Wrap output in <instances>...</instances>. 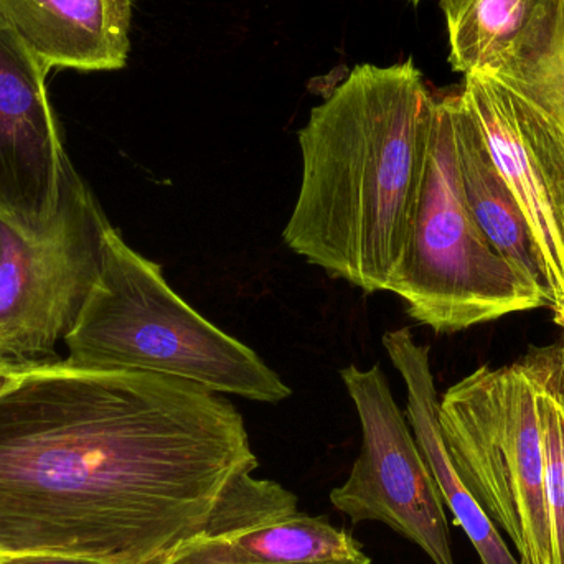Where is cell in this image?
<instances>
[{"label": "cell", "mask_w": 564, "mask_h": 564, "mask_svg": "<svg viewBox=\"0 0 564 564\" xmlns=\"http://www.w3.org/2000/svg\"><path fill=\"white\" fill-rule=\"evenodd\" d=\"M451 460L522 564H555L536 388L522 360L482 367L440 398Z\"/></svg>", "instance_id": "5"}, {"label": "cell", "mask_w": 564, "mask_h": 564, "mask_svg": "<svg viewBox=\"0 0 564 564\" xmlns=\"http://www.w3.org/2000/svg\"><path fill=\"white\" fill-rule=\"evenodd\" d=\"M556 322H558V324L564 328V305L562 308L556 311Z\"/></svg>", "instance_id": "20"}, {"label": "cell", "mask_w": 564, "mask_h": 564, "mask_svg": "<svg viewBox=\"0 0 564 564\" xmlns=\"http://www.w3.org/2000/svg\"><path fill=\"white\" fill-rule=\"evenodd\" d=\"M297 512V497L273 480L243 473L225 490L215 507L204 539H230L253 532Z\"/></svg>", "instance_id": "16"}, {"label": "cell", "mask_w": 564, "mask_h": 564, "mask_svg": "<svg viewBox=\"0 0 564 564\" xmlns=\"http://www.w3.org/2000/svg\"><path fill=\"white\" fill-rule=\"evenodd\" d=\"M134 0H0V19L46 69L115 72L131 50Z\"/></svg>", "instance_id": "10"}, {"label": "cell", "mask_w": 564, "mask_h": 564, "mask_svg": "<svg viewBox=\"0 0 564 564\" xmlns=\"http://www.w3.org/2000/svg\"><path fill=\"white\" fill-rule=\"evenodd\" d=\"M542 0H441L454 72H496Z\"/></svg>", "instance_id": "15"}, {"label": "cell", "mask_w": 564, "mask_h": 564, "mask_svg": "<svg viewBox=\"0 0 564 564\" xmlns=\"http://www.w3.org/2000/svg\"><path fill=\"white\" fill-rule=\"evenodd\" d=\"M431 93L413 59L357 65L299 131L302 178L282 240L365 294L388 291L423 181Z\"/></svg>", "instance_id": "2"}, {"label": "cell", "mask_w": 564, "mask_h": 564, "mask_svg": "<svg viewBox=\"0 0 564 564\" xmlns=\"http://www.w3.org/2000/svg\"><path fill=\"white\" fill-rule=\"evenodd\" d=\"M48 69L0 19V221L39 238L55 220L69 161Z\"/></svg>", "instance_id": "9"}, {"label": "cell", "mask_w": 564, "mask_h": 564, "mask_svg": "<svg viewBox=\"0 0 564 564\" xmlns=\"http://www.w3.org/2000/svg\"><path fill=\"white\" fill-rule=\"evenodd\" d=\"M0 258H2V247H0Z\"/></svg>", "instance_id": "22"}, {"label": "cell", "mask_w": 564, "mask_h": 564, "mask_svg": "<svg viewBox=\"0 0 564 564\" xmlns=\"http://www.w3.org/2000/svg\"><path fill=\"white\" fill-rule=\"evenodd\" d=\"M490 76L542 109L564 134V0L540 2Z\"/></svg>", "instance_id": "14"}, {"label": "cell", "mask_w": 564, "mask_h": 564, "mask_svg": "<svg viewBox=\"0 0 564 564\" xmlns=\"http://www.w3.org/2000/svg\"><path fill=\"white\" fill-rule=\"evenodd\" d=\"M563 358H564V344L562 345Z\"/></svg>", "instance_id": "23"}, {"label": "cell", "mask_w": 564, "mask_h": 564, "mask_svg": "<svg viewBox=\"0 0 564 564\" xmlns=\"http://www.w3.org/2000/svg\"><path fill=\"white\" fill-rule=\"evenodd\" d=\"M0 564H106L96 560L76 558V556L45 555V553H25V555L0 556Z\"/></svg>", "instance_id": "19"}, {"label": "cell", "mask_w": 564, "mask_h": 564, "mask_svg": "<svg viewBox=\"0 0 564 564\" xmlns=\"http://www.w3.org/2000/svg\"><path fill=\"white\" fill-rule=\"evenodd\" d=\"M243 416L181 378L40 365L0 394V556L152 564L258 469Z\"/></svg>", "instance_id": "1"}, {"label": "cell", "mask_w": 564, "mask_h": 564, "mask_svg": "<svg viewBox=\"0 0 564 564\" xmlns=\"http://www.w3.org/2000/svg\"><path fill=\"white\" fill-rule=\"evenodd\" d=\"M411 3H414V6H416V3H420L421 0H410Z\"/></svg>", "instance_id": "21"}, {"label": "cell", "mask_w": 564, "mask_h": 564, "mask_svg": "<svg viewBox=\"0 0 564 564\" xmlns=\"http://www.w3.org/2000/svg\"><path fill=\"white\" fill-rule=\"evenodd\" d=\"M463 95L497 171L519 202L542 258L553 308L564 305V134L532 102L486 73Z\"/></svg>", "instance_id": "8"}, {"label": "cell", "mask_w": 564, "mask_h": 564, "mask_svg": "<svg viewBox=\"0 0 564 564\" xmlns=\"http://www.w3.org/2000/svg\"><path fill=\"white\" fill-rule=\"evenodd\" d=\"M63 341L68 367L165 375L260 403L292 394L253 348L198 314L112 225L101 274Z\"/></svg>", "instance_id": "3"}, {"label": "cell", "mask_w": 564, "mask_h": 564, "mask_svg": "<svg viewBox=\"0 0 564 564\" xmlns=\"http://www.w3.org/2000/svg\"><path fill=\"white\" fill-rule=\"evenodd\" d=\"M45 364H50V361L36 364V361H17L0 357V394L15 387L26 373Z\"/></svg>", "instance_id": "18"}, {"label": "cell", "mask_w": 564, "mask_h": 564, "mask_svg": "<svg viewBox=\"0 0 564 564\" xmlns=\"http://www.w3.org/2000/svg\"><path fill=\"white\" fill-rule=\"evenodd\" d=\"M197 539L215 555L237 563L317 564L365 556L350 532L332 525L327 517L299 512L243 535Z\"/></svg>", "instance_id": "13"}, {"label": "cell", "mask_w": 564, "mask_h": 564, "mask_svg": "<svg viewBox=\"0 0 564 564\" xmlns=\"http://www.w3.org/2000/svg\"><path fill=\"white\" fill-rule=\"evenodd\" d=\"M454 138L460 184L474 220L517 274L530 288L549 295L553 304L542 258L525 215L497 171L482 132L460 91L454 98Z\"/></svg>", "instance_id": "12"}, {"label": "cell", "mask_w": 564, "mask_h": 564, "mask_svg": "<svg viewBox=\"0 0 564 564\" xmlns=\"http://www.w3.org/2000/svg\"><path fill=\"white\" fill-rule=\"evenodd\" d=\"M109 227L69 161L58 212L42 237H23L0 221V357L59 360L56 345L78 321L101 274Z\"/></svg>", "instance_id": "6"}, {"label": "cell", "mask_w": 564, "mask_h": 564, "mask_svg": "<svg viewBox=\"0 0 564 564\" xmlns=\"http://www.w3.org/2000/svg\"><path fill=\"white\" fill-rule=\"evenodd\" d=\"M341 381L361 426L360 456L330 502L354 525L380 522L420 546L434 564H456L444 502L406 414L380 365H348Z\"/></svg>", "instance_id": "7"}, {"label": "cell", "mask_w": 564, "mask_h": 564, "mask_svg": "<svg viewBox=\"0 0 564 564\" xmlns=\"http://www.w3.org/2000/svg\"><path fill=\"white\" fill-rule=\"evenodd\" d=\"M383 347L391 364L406 384V417L414 440L433 474L441 499L449 507L457 525L476 549L482 564H522L510 552L476 497L460 479L447 453L440 426V397L431 370L430 348L420 345L403 327L383 335Z\"/></svg>", "instance_id": "11"}, {"label": "cell", "mask_w": 564, "mask_h": 564, "mask_svg": "<svg viewBox=\"0 0 564 564\" xmlns=\"http://www.w3.org/2000/svg\"><path fill=\"white\" fill-rule=\"evenodd\" d=\"M152 564H257V563H237L228 562V560L220 558V556L212 553L204 543L198 539L191 540V542L184 543L178 546L177 550L171 553V555L164 556L159 562ZM317 564H371V560L368 556H361L357 560H344V562H328Z\"/></svg>", "instance_id": "17"}, {"label": "cell", "mask_w": 564, "mask_h": 564, "mask_svg": "<svg viewBox=\"0 0 564 564\" xmlns=\"http://www.w3.org/2000/svg\"><path fill=\"white\" fill-rule=\"evenodd\" d=\"M456 93L431 96L423 181L388 291L411 318L454 334L517 312L553 307L480 230L464 197L454 138Z\"/></svg>", "instance_id": "4"}]
</instances>
